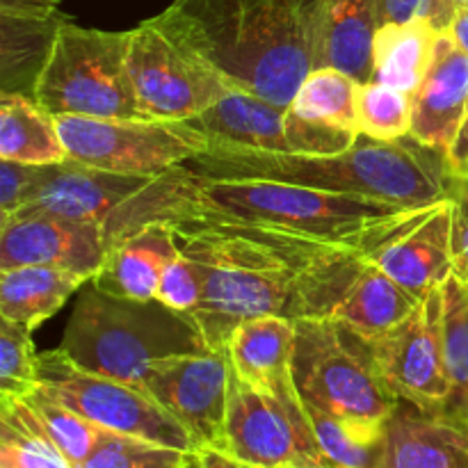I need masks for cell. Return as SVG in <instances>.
I'll return each mask as SVG.
<instances>
[{"label": "cell", "instance_id": "1", "mask_svg": "<svg viewBox=\"0 0 468 468\" xmlns=\"http://www.w3.org/2000/svg\"><path fill=\"white\" fill-rule=\"evenodd\" d=\"M169 224L201 279L195 318L210 350H227L233 329L261 315L332 318L378 250L206 215Z\"/></svg>", "mask_w": 468, "mask_h": 468}, {"label": "cell", "instance_id": "2", "mask_svg": "<svg viewBox=\"0 0 468 468\" xmlns=\"http://www.w3.org/2000/svg\"><path fill=\"white\" fill-rule=\"evenodd\" d=\"M181 167L210 181H277L382 201L405 210L451 199L457 176L446 151L432 149L411 135L391 142L359 135L350 149L327 155L213 144Z\"/></svg>", "mask_w": 468, "mask_h": 468}, {"label": "cell", "instance_id": "3", "mask_svg": "<svg viewBox=\"0 0 468 468\" xmlns=\"http://www.w3.org/2000/svg\"><path fill=\"white\" fill-rule=\"evenodd\" d=\"M206 55L242 91L288 108L314 71L318 0H176Z\"/></svg>", "mask_w": 468, "mask_h": 468}, {"label": "cell", "instance_id": "4", "mask_svg": "<svg viewBox=\"0 0 468 468\" xmlns=\"http://www.w3.org/2000/svg\"><path fill=\"white\" fill-rule=\"evenodd\" d=\"M59 350L82 370L142 387L155 361L208 352L195 315L160 300H131L80 288Z\"/></svg>", "mask_w": 468, "mask_h": 468}, {"label": "cell", "instance_id": "5", "mask_svg": "<svg viewBox=\"0 0 468 468\" xmlns=\"http://www.w3.org/2000/svg\"><path fill=\"white\" fill-rule=\"evenodd\" d=\"M292 378L302 400L350 428L384 434L400 398L384 382L364 336L332 318L295 323Z\"/></svg>", "mask_w": 468, "mask_h": 468}, {"label": "cell", "instance_id": "6", "mask_svg": "<svg viewBox=\"0 0 468 468\" xmlns=\"http://www.w3.org/2000/svg\"><path fill=\"white\" fill-rule=\"evenodd\" d=\"M128 73L146 119L190 122L238 87L201 50L176 5L131 30Z\"/></svg>", "mask_w": 468, "mask_h": 468}, {"label": "cell", "instance_id": "7", "mask_svg": "<svg viewBox=\"0 0 468 468\" xmlns=\"http://www.w3.org/2000/svg\"><path fill=\"white\" fill-rule=\"evenodd\" d=\"M128 44L131 30H90L69 18L55 37L32 99L53 117L146 119L128 73Z\"/></svg>", "mask_w": 468, "mask_h": 468}, {"label": "cell", "instance_id": "8", "mask_svg": "<svg viewBox=\"0 0 468 468\" xmlns=\"http://www.w3.org/2000/svg\"><path fill=\"white\" fill-rule=\"evenodd\" d=\"M55 122L69 158L105 172L158 176L210 149L208 135L192 122L78 114Z\"/></svg>", "mask_w": 468, "mask_h": 468}, {"label": "cell", "instance_id": "9", "mask_svg": "<svg viewBox=\"0 0 468 468\" xmlns=\"http://www.w3.org/2000/svg\"><path fill=\"white\" fill-rule=\"evenodd\" d=\"M37 382L101 430L197 452L195 439L144 388L82 370L62 350L39 352Z\"/></svg>", "mask_w": 468, "mask_h": 468}, {"label": "cell", "instance_id": "10", "mask_svg": "<svg viewBox=\"0 0 468 468\" xmlns=\"http://www.w3.org/2000/svg\"><path fill=\"white\" fill-rule=\"evenodd\" d=\"M222 451L254 468H336L315 439L304 400H283L229 375Z\"/></svg>", "mask_w": 468, "mask_h": 468}, {"label": "cell", "instance_id": "11", "mask_svg": "<svg viewBox=\"0 0 468 468\" xmlns=\"http://www.w3.org/2000/svg\"><path fill=\"white\" fill-rule=\"evenodd\" d=\"M190 122L208 135L210 146H242L272 154H341L359 137L332 123L302 117L291 105L283 108L242 90L231 91Z\"/></svg>", "mask_w": 468, "mask_h": 468}, {"label": "cell", "instance_id": "12", "mask_svg": "<svg viewBox=\"0 0 468 468\" xmlns=\"http://www.w3.org/2000/svg\"><path fill=\"white\" fill-rule=\"evenodd\" d=\"M384 382L400 400L423 411H443L451 379L443 356L441 286L423 295L416 309L388 332L366 338Z\"/></svg>", "mask_w": 468, "mask_h": 468}, {"label": "cell", "instance_id": "13", "mask_svg": "<svg viewBox=\"0 0 468 468\" xmlns=\"http://www.w3.org/2000/svg\"><path fill=\"white\" fill-rule=\"evenodd\" d=\"M231 359L227 350L183 355L155 361L144 373L142 387L204 446L222 448L229 402Z\"/></svg>", "mask_w": 468, "mask_h": 468}, {"label": "cell", "instance_id": "14", "mask_svg": "<svg viewBox=\"0 0 468 468\" xmlns=\"http://www.w3.org/2000/svg\"><path fill=\"white\" fill-rule=\"evenodd\" d=\"M110 247V238L101 224L44 213L0 218V270L46 265L94 279Z\"/></svg>", "mask_w": 468, "mask_h": 468}, {"label": "cell", "instance_id": "15", "mask_svg": "<svg viewBox=\"0 0 468 468\" xmlns=\"http://www.w3.org/2000/svg\"><path fill=\"white\" fill-rule=\"evenodd\" d=\"M155 176L117 174L67 158L44 165L30 197L18 213H44L108 227ZM16 215V213H14Z\"/></svg>", "mask_w": 468, "mask_h": 468}, {"label": "cell", "instance_id": "16", "mask_svg": "<svg viewBox=\"0 0 468 468\" xmlns=\"http://www.w3.org/2000/svg\"><path fill=\"white\" fill-rule=\"evenodd\" d=\"M452 204L439 201L420 210L370 254V261L411 295L423 297L455 272L451 250Z\"/></svg>", "mask_w": 468, "mask_h": 468}, {"label": "cell", "instance_id": "17", "mask_svg": "<svg viewBox=\"0 0 468 468\" xmlns=\"http://www.w3.org/2000/svg\"><path fill=\"white\" fill-rule=\"evenodd\" d=\"M411 105L410 135L448 154L468 112V53L451 32L439 35L432 64L411 94Z\"/></svg>", "mask_w": 468, "mask_h": 468}, {"label": "cell", "instance_id": "18", "mask_svg": "<svg viewBox=\"0 0 468 468\" xmlns=\"http://www.w3.org/2000/svg\"><path fill=\"white\" fill-rule=\"evenodd\" d=\"M382 468H468V430L400 400L387 423Z\"/></svg>", "mask_w": 468, "mask_h": 468}, {"label": "cell", "instance_id": "19", "mask_svg": "<svg viewBox=\"0 0 468 468\" xmlns=\"http://www.w3.org/2000/svg\"><path fill=\"white\" fill-rule=\"evenodd\" d=\"M295 323L277 315H261L238 324L229 341L233 370L251 387L283 400H302L292 378Z\"/></svg>", "mask_w": 468, "mask_h": 468}, {"label": "cell", "instance_id": "20", "mask_svg": "<svg viewBox=\"0 0 468 468\" xmlns=\"http://www.w3.org/2000/svg\"><path fill=\"white\" fill-rule=\"evenodd\" d=\"M178 254L172 224L151 222L108 251L91 283L110 295L155 300L160 277Z\"/></svg>", "mask_w": 468, "mask_h": 468}, {"label": "cell", "instance_id": "21", "mask_svg": "<svg viewBox=\"0 0 468 468\" xmlns=\"http://www.w3.org/2000/svg\"><path fill=\"white\" fill-rule=\"evenodd\" d=\"M375 0H318L314 69L334 67L359 82L373 80Z\"/></svg>", "mask_w": 468, "mask_h": 468}, {"label": "cell", "instance_id": "22", "mask_svg": "<svg viewBox=\"0 0 468 468\" xmlns=\"http://www.w3.org/2000/svg\"><path fill=\"white\" fill-rule=\"evenodd\" d=\"M91 277L46 265H21L0 270V318L35 332L44 320L58 314L73 292H80Z\"/></svg>", "mask_w": 468, "mask_h": 468}, {"label": "cell", "instance_id": "23", "mask_svg": "<svg viewBox=\"0 0 468 468\" xmlns=\"http://www.w3.org/2000/svg\"><path fill=\"white\" fill-rule=\"evenodd\" d=\"M0 158L39 167L69 158L58 122L32 96L0 91Z\"/></svg>", "mask_w": 468, "mask_h": 468}, {"label": "cell", "instance_id": "24", "mask_svg": "<svg viewBox=\"0 0 468 468\" xmlns=\"http://www.w3.org/2000/svg\"><path fill=\"white\" fill-rule=\"evenodd\" d=\"M420 297L411 295L373 261H368L346 297L334 309L332 320L346 324L359 336L375 338L405 320L416 309Z\"/></svg>", "mask_w": 468, "mask_h": 468}, {"label": "cell", "instance_id": "25", "mask_svg": "<svg viewBox=\"0 0 468 468\" xmlns=\"http://www.w3.org/2000/svg\"><path fill=\"white\" fill-rule=\"evenodd\" d=\"M439 32L423 18L378 27L373 41V80L414 94L434 58Z\"/></svg>", "mask_w": 468, "mask_h": 468}, {"label": "cell", "instance_id": "26", "mask_svg": "<svg viewBox=\"0 0 468 468\" xmlns=\"http://www.w3.org/2000/svg\"><path fill=\"white\" fill-rule=\"evenodd\" d=\"M69 16H5L0 14V69L3 91L32 96L59 27Z\"/></svg>", "mask_w": 468, "mask_h": 468}, {"label": "cell", "instance_id": "27", "mask_svg": "<svg viewBox=\"0 0 468 468\" xmlns=\"http://www.w3.org/2000/svg\"><path fill=\"white\" fill-rule=\"evenodd\" d=\"M0 464L12 468H73L27 400L0 393Z\"/></svg>", "mask_w": 468, "mask_h": 468}, {"label": "cell", "instance_id": "28", "mask_svg": "<svg viewBox=\"0 0 468 468\" xmlns=\"http://www.w3.org/2000/svg\"><path fill=\"white\" fill-rule=\"evenodd\" d=\"M359 87L361 82L341 69H314L297 90L291 108L306 119L332 123L343 131L361 135L359 110H356Z\"/></svg>", "mask_w": 468, "mask_h": 468}, {"label": "cell", "instance_id": "29", "mask_svg": "<svg viewBox=\"0 0 468 468\" xmlns=\"http://www.w3.org/2000/svg\"><path fill=\"white\" fill-rule=\"evenodd\" d=\"M443 356L451 398L439 414L460 420L468 407V286L457 274L443 282Z\"/></svg>", "mask_w": 468, "mask_h": 468}, {"label": "cell", "instance_id": "30", "mask_svg": "<svg viewBox=\"0 0 468 468\" xmlns=\"http://www.w3.org/2000/svg\"><path fill=\"white\" fill-rule=\"evenodd\" d=\"M23 398L32 407L37 419L41 420V425H44L48 437L55 441V446L71 462V466H80L87 460V455L94 451L103 430L91 423V420L82 419L78 411H73L62 400L50 396L39 384L32 391L23 393Z\"/></svg>", "mask_w": 468, "mask_h": 468}, {"label": "cell", "instance_id": "31", "mask_svg": "<svg viewBox=\"0 0 468 468\" xmlns=\"http://www.w3.org/2000/svg\"><path fill=\"white\" fill-rule=\"evenodd\" d=\"M315 439L320 448L336 468H382L384 441L387 432L373 434L350 428L341 420L329 419L327 414L306 407Z\"/></svg>", "mask_w": 468, "mask_h": 468}, {"label": "cell", "instance_id": "32", "mask_svg": "<svg viewBox=\"0 0 468 468\" xmlns=\"http://www.w3.org/2000/svg\"><path fill=\"white\" fill-rule=\"evenodd\" d=\"M195 452L103 430L94 451L78 468H181Z\"/></svg>", "mask_w": 468, "mask_h": 468}, {"label": "cell", "instance_id": "33", "mask_svg": "<svg viewBox=\"0 0 468 468\" xmlns=\"http://www.w3.org/2000/svg\"><path fill=\"white\" fill-rule=\"evenodd\" d=\"M359 133L373 140H402L411 133V94L382 82H361L359 87Z\"/></svg>", "mask_w": 468, "mask_h": 468}, {"label": "cell", "instance_id": "34", "mask_svg": "<svg viewBox=\"0 0 468 468\" xmlns=\"http://www.w3.org/2000/svg\"><path fill=\"white\" fill-rule=\"evenodd\" d=\"M37 361L32 332L23 324L0 318V393H23L37 387Z\"/></svg>", "mask_w": 468, "mask_h": 468}, {"label": "cell", "instance_id": "35", "mask_svg": "<svg viewBox=\"0 0 468 468\" xmlns=\"http://www.w3.org/2000/svg\"><path fill=\"white\" fill-rule=\"evenodd\" d=\"M155 300L165 302V304L181 311V314H197V309L201 304V279L197 274L195 265L183 254H178L165 268L158 283V292H155Z\"/></svg>", "mask_w": 468, "mask_h": 468}, {"label": "cell", "instance_id": "36", "mask_svg": "<svg viewBox=\"0 0 468 468\" xmlns=\"http://www.w3.org/2000/svg\"><path fill=\"white\" fill-rule=\"evenodd\" d=\"M39 174V165H23L0 158V218H9L23 208Z\"/></svg>", "mask_w": 468, "mask_h": 468}, {"label": "cell", "instance_id": "37", "mask_svg": "<svg viewBox=\"0 0 468 468\" xmlns=\"http://www.w3.org/2000/svg\"><path fill=\"white\" fill-rule=\"evenodd\" d=\"M452 227L451 250L457 277L468 286V176H455L451 192Z\"/></svg>", "mask_w": 468, "mask_h": 468}, {"label": "cell", "instance_id": "38", "mask_svg": "<svg viewBox=\"0 0 468 468\" xmlns=\"http://www.w3.org/2000/svg\"><path fill=\"white\" fill-rule=\"evenodd\" d=\"M425 0H375V18L378 27L388 23H407L419 18Z\"/></svg>", "mask_w": 468, "mask_h": 468}, {"label": "cell", "instance_id": "39", "mask_svg": "<svg viewBox=\"0 0 468 468\" xmlns=\"http://www.w3.org/2000/svg\"><path fill=\"white\" fill-rule=\"evenodd\" d=\"M457 12H460L457 0H425L423 7H420L419 18H423V21L428 23V26H432L439 35H443V32L451 30Z\"/></svg>", "mask_w": 468, "mask_h": 468}, {"label": "cell", "instance_id": "40", "mask_svg": "<svg viewBox=\"0 0 468 468\" xmlns=\"http://www.w3.org/2000/svg\"><path fill=\"white\" fill-rule=\"evenodd\" d=\"M5 16H58L62 14L59 0H0Z\"/></svg>", "mask_w": 468, "mask_h": 468}, {"label": "cell", "instance_id": "41", "mask_svg": "<svg viewBox=\"0 0 468 468\" xmlns=\"http://www.w3.org/2000/svg\"><path fill=\"white\" fill-rule=\"evenodd\" d=\"M448 160H451V167L457 176H466L468 174V112L462 123L460 133H457L455 142L448 149Z\"/></svg>", "mask_w": 468, "mask_h": 468}, {"label": "cell", "instance_id": "42", "mask_svg": "<svg viewBox=\"0 0 468 468\" xmlns=\"http://www.w3.org/2000/svg\"><path fill=\"white\" fill-rule=\"evenodd\" d=\"M197 457H199L201 468H254L245 462H240L238 457L229 455L227 451L215 446H204L197 451Z\"/></svg>", "mask_w": 468, "mask_h": 468}, {"label": "cell", "instance_id": "43", "mask_svg": "<svg viewBox=\"0 0 468 468\" xmlns=\"http://www.w3.org/2000/svg\"><path fill=\"white\" fill-rule=\"evenodd\" d=\"M448 32L455 37L457 44H460L462 48H464L468 53V0L460 7V12H457L455 21H452L451 30H448Z\"/></svg>", "mask_w": 468, "mask_h": 468}, {"label": "cell", "instance_id": "44", "mask_svg": "<svg viewBox=\"0 0 468 468\" xmlns=\"http://www.w3.org/2000/svg\"><path fill=\"white\" fill-rule=\"evenodd\" d=\"M181 468H201V464H199V457H197V452H195V457H192V460L187 462L186 466H181Z\"/></svg>", "mask_w": 468, "mask_h": 468}, {"label": "cell", "instance_id": "45", "mask_svg": "<svg viewBox=\"0 0 468 468\" xmlns=\"http://www.w3.org/2000/svg\"><path fill=\"white\" fill-rule=\"evenodd\" d=\"M452 420H455V419H452ZM457 423H462L468 430V407H466V411H464V414H462V419L457 420Z\"/></svg>", "mask_w": 468, "mask_h": 468}, {"label": "cell", "instance_id": "46", "mask_svg": "<svg viewBox=\"0 0 468 468\" xmlns=\"http://www.w3.org/2000/svg\"><path fill=\"white\" fill-rule=\"evenodd\" d=\"M283 468H318V466H283Z\"/></svg>", "mask_w": 468, "mask_h": 468}, {"label": "cell", "instance_id": "47", "mask_svg": "<svg viewBox=\"0 0 468 468\" xmlns=\"http://www.w3.org/2000/svg\"><path fill=\"white\" fill-rule=\"evenodd\" d=\"M466 3V0H457V5H460V7H462V5H464Z\"/></svg>", "mask_w": 468, "mask_h": 468}, {"label": "cell", "instance_id": "48", "mask_svg": "<svg viewBox=\"0 0 468 468\" xmlns=\"http://www.w3.org/2000/svg\"><path fill=\"white\" fill-rule=\"evenodd\" d=\"M0 468H12V466H5V464H0Z\"/></svg>", "mask_w": 468, "mask_h": 468}, {"label": "cell", "instance_id": "49", "mask_svg": "<svg viewBox=\"0 0 468 468\" xmlns=\"http://www.w3.org/2000/svg\"><path fill=\"white\" fill-rule=\"evenodd\" d=\"M466 176H468V174H466Z\"/></svg>", "mask_w": 468, "mask_h": 468}]
</instances>
